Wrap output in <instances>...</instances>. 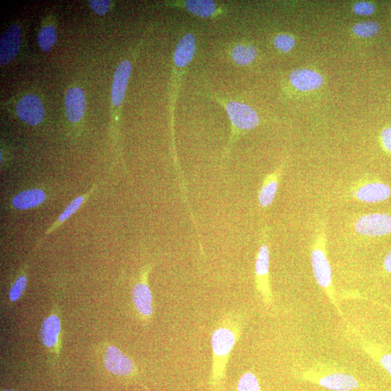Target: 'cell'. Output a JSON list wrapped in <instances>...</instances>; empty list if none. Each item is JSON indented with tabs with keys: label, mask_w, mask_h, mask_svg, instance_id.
Returning <instances> with one entry per match:
<instances>
[{
	"label": "cell",
	"mask_w": 391,
	"mask_h": 391,
	"mask_svg": "<svg viewBox=\"0 0 391 391\" xmlns=\"http://www.w3.org/2000/svg\"><path fill=\"white\" fill-rule=\"evenodd\" d=\"M257 55V49L249 45H238L231 52L233 62L240 66L250 64L256 59Z\"/></svg>",
	"instance_id": "cell-21"
},
{
	"label": "cell",
	"mask_w": 391,
	"mask_h": 391,
	"mask_svg": "<svg viewBox=\"0 0 391 391\" xmlns=\"http://www.w3.org/2000/svg\"><path fill=\"white\" fill-rule=\"evenodd\" d=\"M83 202L84 197L83 196L78 197L73 202H71L67 206L64 213L59 217L58 222L59 223H62L68 220L77 211V210L80 208Z\"/></svg>",
	"instance_id": "cell-27"
},
{
	"label": "cell",
	"mask_w": 391,
	"mask_h": 391,
	"mask_svg": "<svg viewBox=\"0 0 391 391\" xmlns=\"http://www.w3.org/2000/svg\"><path fill=\"white\" fill-rule=\"evenodd\" d=\"M270 252L268 246V230L262 232L261 243L255 260V286L264 305L270 308L274 305V295L269 277Z\"/></svg>",
	"instance_id": "cell-4"
},
{
	"label": "cell",
	"mask_w": 391,
	"mask_h": 391,
	"mask_svg": "<svg viewBox=\"0 0 391 391\" xmlns=\"http://www.w3.org/2000/svg\"><path fill=\"white\" fill-rule=\"evenodd\" d=\"M18 117L28 125H39L45 115L44 105L40 99L34 95L23 97L16 107Z\"/></svg>",
	"instance_id": "cell-9"
},
{
	"label": "cell",
	"mask_w": 391,
	"mask_h": 391,
	"mask_svg": "<svg viewBox=\"0 0 391 391\" xmlns=\"http://www.w3.org/2000/svg\"><path fill=\"white\" fill-rule=\"evenodd\" d=\"M62 332V322L55 314L48 316L42 322L40 329V338L43 345L49 349L54 348L59 341Z\"/></svg>",
	"instance_id": "cell-18"
},
{
	"label": "cell",
	"mask_w": 391,
	"mask_h": 391,
	"mask_svg": "<svg viewBox=\"0 0 391 391\" xmlns=\"http://www.w3.org/2000/svg\"><path fill=\"white\" fill-rule=\"evenodd\" d=\"M284 166L282 165L274 173L264 177L258 193L259 203L262 208H267L274 203L284 171Z\"/></svg>",
	"instance_id": "cell-16"
},
{
	"label": "cell",
	"mask_w": 391,
	"mask_h": 391,
	"mask_svg": "<svg viewBox=\"0 0 391 391\" xmlns=\"http://www.w3.org/2000/svg\"><path fill=\"white\" fill-rule=\"evenodd\" d=\"M226 110L236 131H250L259 124L257 112L245 104L231 101L226 105Z\"/></svg>",
	"instance_id": "cell-6"
},
{
	"label": "cell",
	"mask_w": 391,
	"mask_h": 391,
	"mask_svg": "<svg viewBox=\"0 0 391 391\" xmlns=\"http://www.w3.org/2000/svg\"><path fill=\"white\" fill-rule=\"evenodd\" d=\"M132 70V64L129 60H124L115 71L112 87V102L115 107L124 102Z\"/></svg>",
	"instance_id": "cell-13"
},
{
	"label": "cell",
	"mask_w": 391,
	"mask_h": 391,
	"mask_svg": "<svg viewBox=\"0 0 391 391\" xmlns=\"http://www.w3.org/2000/svg\"><path fill=\"white\" fill-rule=\"evenodd\" d=\"M4 391H14V390H13L11 389H8V390H5Z\"/></svg>",
	"instance_id": "cell-32"
},
{
	"label": "cell",
	"mask_w": 391,
	"mask_h": 391,
	"mask_svg": "<svg viewBox=\"0 0 391 391\" xmlns=\"http://www.w3.org/2000/svg\"><path fill=\"white\" fill-rule=\"evenodd\" d=\"M291 83L303 92L313 91L324 83V78L316 71L300 69L292 71L289 76Z\"/></svg>",
	"instance_id": "cell-14"
},
{
	"label": "cell",
	"mask_w": 391,
	"mask_h": 391,
	"mask_svg": "<svg viewBox=\"0 0 391 391\" xmlns=\"http://www.w3.org/2000/svg\"><path fill=\"white\" fill-rule=\"evenodd\" d=\"M182 4L189 13L201 18L211 17L217 12L216 4L210 0H187Z\"/></svg>",
	"instance_id": "cell-20"
},
{
	"label": "cell",
	"mask_w": 391,
	"mask_h": 391,
	"mask_svg": "<svg viewBox=\"0 0 391 391\" xmlns=\"http://www.w3.org/2000/svg\"><path fill=\"white\" fill-rule=\"evenodd\" d=\"M354 231L366 237H380L391 233V216L370 214L361 216L354 223Z\"/></svg>",
	"instance_id": "cell-5"
},
{
	"label": "cell",
	"mask_w": 391,
	"mask_h": 391,
	"mask_svg": "<svg viewBox=\"0 0 391 391\" xmlns=\"http://www.w3.org/2000/svg\"><path fill=\"white\" fill-rule=\"evenodd\" d=\"M295 377L332 391H370V387L343 366L313 361L295 370Z\"/></svg>",
	"instance_id": "cell-2"
},
{
	"label": "cell",
	"mask_w": 391,
	"mask_h": 391,
	"mask_svg": "<svg viewBox=\"0 0 391 391\" xmlns=\"http://www.w3.org/2000/svg\"><path fill=\"white\" fill-rule=\"evenodd\" d=\"M104 363L106 369L110 373L119 376H129L135 370V366L132 358L115 346L107 347Z\"/></svg>",
	"instance_id": "cell-11"
},
{
	"label": "cell",
	"mask_w": 391,
	"mask_h": 391,
	"mask_svg": "<svg viewBox=\"0 0 391 391\" xmlns=\"http://www.w3.org/2000/svg\"><path fill=\"white\" fill-rule=\"evenodd\" d=\"M388 309L390 310V313H391V308H388Z\"/></svg>",
	"instance_id": "cell-33"
},
{
	"label": "cell",
	"mask_w": 391,
	"mask_h": 391,
	"mask_svg": "<svg viewBox=\"0 0 391 391\" xmlns=\"http://www.w3.org/2000/svg\"><path fill=\"white\" fill-rule=\"evenodd\" d=\"M245 318L242 314H226L216 325L212 334L213 363L210 385L215 390L222 385L230 356L243 332Z\"/></svg>",
	"instance_id": "cell-1"
},
{
	"label": "cell",
	"mask_w": 391,
	"mask_h": 391,
	"mask_svg": "<svg viewBox=\"0 0 391 391\" xmlns=\"http://www.w3.org/2000/svg\"><path fill=\"white\" fill-rule=\"evenodd\" d=\"M57 34L55 27L49 25L43 27L37 37L38 45L45 52H49L57 42Z\"/></svg>",
	"instance_id": "cell-22"
},
{
	"label": "cell",
	"mask_w": 391,
	"mask_h": 391,
	"mask_svg": "<svg viewBox=\"0 0 391 391\" xmlns=\"http://www.w3.org/2000/svg\"><path fill=\"white\" fill-rule=\"evenodd\" d=\"M353 12L358 16H371L375 12V7L369 2H358L354 5Z\"/></svg>",
	"instance_id": "cell-28"
},
{
	"label": "cell",
	"mask_w": 391,
	"mask_h": 391,
	"mask_svg": "<svg viewBox=\"0 0 391 391\" xmlns=\"http://www.w3.org/2000/svg\"><path fill=\"white\" fill-rule=\"evenodd\" d=\"M27 286V278L25 276H19L12 286L9 298L11 302L16 303L22 296Z\"/></svg>",
	"instance_id": "cell-25"
},
{
	"label": "cell",
	"mask_w": 391,
	"mask_h": 391,
	"mask_svg": "<svg viewBox=\"0 0 391 391\" xmlns=\"http://www.w3.org/2000/svg\"><path fill=\"white\" fill-rule=\"evenodd\" d=\"M21 27L16 23L0 39V64L5 66L16 57L21 46Z\"/></svg>",
	"instance_id": "cell-12"
},
{
	"label": "cell",
	"mask_w": 391,
	"mask_h": 391,
	"mask_svg": "<svg viewBox=\"0 0 391 391\" xmlns=\"http://www.w3.org/2000/svg\"><path fill=\"white\" fill-rule=\"evenodd\" d=\"M390 7H391V4H390Z\"/></svg>",
	"instance_id": "cell-34"
},
{
	"label": "cell",
	"mask_w": 391,
	"mask_h": 391,
	"mask_svg": "<svg viewBox=\"0 0 391 391\" xmlns=\"http://www.w3.org/2000/svg\"><path fill=\"white\" fill-rule=\"evenodd\" d=\"M295 45V39L288 35H279L274 40L275 47L283 52L291 51Z\"/></svg>",
	"instance_id": "cell-26"
},
{
	"label": "cell",
	"mask_w": 391,
	"mask_h": 391,
	"mask_svg": "<svg viewBox=\"0 0 391 391\" xmlns=\"http://www.w3.org/2000/svg\"><path fill=\"white\" fill-rule=\"evenodd\" d=\"M380 29V25L375 21H365L356 23L352 31L354 34L362 38H371L376 36Z\"/></svg>",
	"instance_id": "cell-23"
},
{
	"label": "cell",
	"mask_w": 391,
	"mask_h": 391,
	"mask_svg": "<svg viewBox=\"0 0 391 391\" xmlns=\"http://www.w3.org/2000/svg\"><path fill=\"white\" fill-rule=\"evenodd\" d=\"M382 144L387 152L391 153V127L384 129L381 133Z\"/></svg>",
	"instance_id": "cell-30"
},
{
	"label": "cell",
	"mask_w": 391,
	"mask_h": 391,
	"mask_svg": "<svg viewBox=\"0 0 391 391\" xmlns=\"http://www.w3.org/2000/svg\"><path fill=\"white\" fill-rule=\"evenodd\" d=\"M88 4L93 11L100 16L105 15L109 11L110 7V1L109 0H90Z\"/></svg>",
	"instance_id": "cell-29"
},
{
	"label": "cell",
	"mask_w": 391,
	"mask_h": 391,
	"mask_svg": "<svg viewBox=\"0 0 391 391\" xmlns=\"http://www.w3.org/2000/svg\"><path fill=\"white\" fill-rule=\"evenodd\" d=\"M310 262L316 282L325 294L339 315L344 318L339 307L333 282L332 269L327 252L326 224L322 221L317 226L310 252Z\"/></svg>",
	"instance_id": "cell-3"
},
{
	"label": "cell",
	"mask_w": 391,
	"mask_h": 391,
	"mask_svg": "<svg viewBox=\"0 0 391 391\" xmlns=\"http://www.w3.org/2000/svg\"><path fill=\"white\" fill-rule=\"evenodd\" d=\"M235 391H262V388L257 375L248 371L240 376Z\"/></svg>",
	"instance_id": "cell-24"
},
{
	"label": "cell",
	"mask_w": 391,
	"mask_h": 391,
	"mask_svg": "<svg viewBox=\"0 0 391 391\" xmlns=\"http://www.w3.org/2000/svg\"><path fill=\"white\" fill-rule=\"evenodd\" d=\"M66 117L71 123H78L83 117L86 110V98L78 87L70 88L65 99Z\"/></svg>",
	"instance_id": "cell-15"
},
{
	"label": "cell",
	"mask_w": 391,
	"mask_h": 391,
	"mask_svg": "<svg viewBox=\"0 0 391 391\" xmlns=\"http://www.w3.org/2000/svg\"><path fill=\"white\" fill-rule=\"evenodd\" d=\"M354 341L374 362L391 377V350L354 333Z\"/></svg>",
	"instance_id": "cell-10"
},
{
	"label": "cell",
	"mask_w": 391,
	"mask_h": 391,
	"mask_svg": "<svg viewBox=\"0 0 391 391\" xmlns=\"http://www.w3.org/2000/svg\"><path fill=\"white\" fill-rule=\"evenodd\" d=\"M383 267L387 273L391 274V250L384 258Z\"/></svg>",
	"instance_id": "cell-31"
},
{
	"label": "cell",
	"mask_w": 391,
	"mask_h": 391,
	"mask_svg": "<svg viewBox=\"0 0 391 391\" xmlns=\"http://www.w3.org/2000/svg\"><path fill=\"white\" fill-rule=\"evenodd\" d=\"M46 199V194L41 189L26 190L18 194L13 199V206L25 210L40 206Z\"/></svg>",
	"instance_id": "cell-19"
},
{
	"label": "cell",
	"mask_w": 391,
	"mask_h": 391,
	"mask_svg": "<svg viewBox=\"0 0 391 391\" xmlns=\"http://www.w3.org/2000/svg\"><path fill=\"white\" fill-rule=\"evenodd\" d=\"M196 40L194 36L188 33L180 40L176 46L173 60L175 66L182 69L187 67L196 54Z\"/></svg>",
	"instance_id": "cell-17"
},
{
	"label": "cell",
	"mask_w": 391,
	"mask_h": 391,
	"mask_svg": "<svg viewBox=\"0 0 391 391\" xmlns=\"http://www.w3.org/2000/svg\"><path fill=\"white\" fill-rule=\"evenodd\" d=\"M148 269L141 276V279L133 288L132 300L134 307L143 320L152 318L154 313L153 297L151 289L147 282Z\"/></svg>",
	"instance_id": "cell-8"
},
{
	"label": "cell",
	"mask_w": 391,
	"mask_h": 391,
	"mask_svg": "<svg viewBox=\"0 0 391 391\" xmlns=\"http://www.w3.org/2000/svg\"><path fill=\"white\" fill-rule=\"evenodd\" d=\"M354 199L364 203L374 204L385 202L391 195V189L384 183L378 182H358L350 190Z\"/></svg>",
	"instance_id": "cell-7"
}]
</instances>
